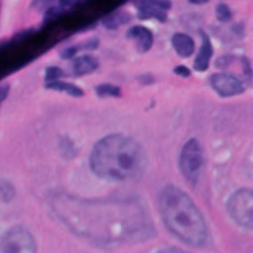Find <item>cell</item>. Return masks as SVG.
I'll return each instance as SVG.
<instances>
[{
    "label": "cell",
    "instance_id": "obj_13",
    "mask_svg": "<svg viewBox=\"0 0 253 253\" xmlns=\"http://www.w3.org/2000/svg\"><path fill=\"white\" fill-rule=\"evenodd\" d=\"M44 88L52 89V90H57V91H64V93L69 94V95L72 96H76V98L83 96L84 94V91L82 90L79 86L74 85V84L66 83V82H59V81L48 82V83L44 84Z\"/></svg>",
    "mask_w": 253,
    "mask_h": 253
},
{
    "label": "cell",
    "instance_id": "obj_6",
    "mask_svg": "<svg viewBox=\"0 0 253 253\" xmlns=\"http://www.w3.org/2000/svg\"><path fill=\"white\" fill-rule=\"evenodd\" d=\"M0 253H36V242L27 229L12 226L0 235Z\"/></svg>",
    "mask_w": 253,
    "mask_h": 253
},
{
    "label": "cell",
    "instance_id": "obj_7",
    "mask_svg": "<svg viewBox=\"0 0 253 253\" xmlns=\"http://www.w3.org/2000/svg\"><path fill=\"white\" fill-rule=\"evenodd\" d=\"M210 84L214 88V90L224 98L239 95L246 90L245 84L239 78L229 73L212 74L211 78H210Z\"/></svg>",
    "mask_w": 253,
    "mask_h": 253
},
{
    "label": "cell",
    "instance_id": "obj_5",
    "mask_svg": "<svg viewBox=\"0 0 253 253\" xmlns=\"http://www.w3.org/2000/svg\"><path fill=\"white\" fill-rule=\"evenodd\" d=\"M227 211L239 226L251 230L253 226V194L251 189H239L227 200Z\"/></svg>",
    "mask_w": 253,
    "mask_h": 253
},
{
    "label": "cell",
    "instance_id": "obj_12",
    "mask_svg": "<svg viewBox=\"0 0 253 253\" xmlns=\"http://www.w3.org/2000/svg\"><path fill=\"white\" fill-rule=\"evenodd\" d=\"M98 68V61L91 56H81L73 61L71 66V72L73 76L81 77L91 73Z\"/></svg>",
    "mask_w": 253,
    "mask_h": 253
},
{
    "label": "cell",
    "instance_id": "obj_14",
    "mask_svg": "<svg viewBox=\"0 0 253 253\" xmlns=\"http://www.w3.org/2000/svg\"><path fill=\"white\" fill-rule=\"evenodd\" d=\"M98 46H99V40L98 39H90V40H88V41L83 42V43L74 44V46L64 48L63 51L61 52V57L63 59L74 58V56H76L78 52L84 51V49H95Z\"/></svg>",
    "mask_w": 253,
    "mask_h": 253
},
{
    "label": "cell",
    "instance_id": "obj_25",
    "mask_svg": "<svg viewBox=\"0 0 253 253\" xmlns=\"http://www.w3.org/2000/svg\"><path fill=\"white\" fill-rule=\"evenodd\" d=\"M157 253H188V252L183 251V250L180 249H175V247H168V249L161 250V251Z\"/></svg>",
    "mask_w": 253,
    "mask_h": 253
},
{
    "label": "cell",
    "instance_id": "obj_2",
    "mask_svg": "<svg viewBox=\"0 0 253 253\" xmlns=\"http://www.w3.org/2000/svg\"><path fill=\"white\" fill-rule=\"evenodd\" d=\"M91 172L108 182L140 179L147 166L142 147L137 141L121 133L99 140L89 158Z\"/></svg>",
    "mask_w": 253,
    "mask_h": 253
},
{
    "label": "cell",
    "instance_id": "obj_9",
    "mask_svg": "<svg viewBox=\"0 0 253 253\" xmlns=\"http://www.w3.org/2000/svg\"><path fill=\"white\" fill-rule=\"evenodd\" d=\"M127 39L132 40L136 43V48L145 53L152 48L153 35L148 29L143 26H133L127 31Z\"/></svg>",
    "mask_w": 253,
    "mask_h": 253
},
{
    "label": "cell",
    "instance_id": "obj_16",
    "mask_svg": "<svg viewBox=\"0 0 253 253\" xmlns=\"http://www.w3.org/2000/svg\"><path fill=\"white\" fill-rule=\"evenodd\" d=\"M99 96H120V88L113 84H100L95 88Z\"/></svg>",
    "mask_w": 253,
    "mask_h": 253
},
{
    "label": "cell",
    "instance_id": "obj_4",
    "mask_svg": "<svg viewBox=\"0 0 253 253\" xmlns=\"http://www.w3.org/2000/svg\"><path fill=\"white\" fill-rule=\"evenodd\" d=\"M204 166V152L197 138L188 141L182 148L179 156V169L183 177L190 185H195L202 174Z\"/></svg>",
    "mask_w": 253,
    "mask_h": 253
},
{
    "label": "cell",
    "instance_id": "obj_20",
    "mask_svg": "<svg viewBox=\"0 0 253 253\" xmlns=\"http://www.w3.org/2000/svg\"><path fill=\"white\" fill-rule=\"evenodd\" d=\"M234 56H222L216 61V66L219 67V68H227V67H230L234 63Z\"/></svg>",
    "mask_w": 253,
    "mask_h": 253
},
{
    "label": "cell",
    "instance_id": "obj_8",
    "mask_svg": "<svg viewBox=\"0 0 253 253\" xmlns=\"http://www.w3.org/2000/svg\"><path fill=\"white\" fill-rule=\"evenodd\" d=\"M136 7L140 19H156L165 22L168 10L172 7V2L169 0H140L136 2Z\"/></svg>",
    "mask_w": 253,
    "mask_h": 253
},
{
    "label": "cell",
    "instance_id": "obj_21",
    "mask_svg": "<svg viewBox=\"0 0 253 253\" xmlns=\"http://www.w3.org/2000/svg\"><path fill=\"white\" fill-rule=\"evenodd\" d=\"M53 1L54 0H34V1H32V7H36V9L39 10L48 9Z\"/></svg>",
    "mask_w": 253,
    "mask_h": 253
},
{
    "label": "cell",
    "instance_id": "obj_1",
    "mask_svg": "<svg viewBox=\"0 0 253 253\" xmlns=\"http://www.w3.org/2000/svg\"><path fill=\"white\" fill-rule=\"evenodd\" d=\"M49 205L74 235L99 246L137 244L155 235L147 208L135 197L81 199L56 193Z\"/></svg>",
    "mask_w": 253,
    "mask_h": 253
},
{
    "label": "cell",
    "instance_id": "obj_24",
    "mask_svg": "<svg viewBox=\"0 0 253 253\" xmlns=\"http://www.w3.org/2000/svg\"><path fill=\"white\" fill-rule=\"evenodd\" d=\"M79 0H59V6L62 9H67V7H71L73 5H76Z\"/></svg>",
    "mask_w": 253,
    "mask_h": 253
},
{
    "label": "cell",
    "instance_id": "obj_26",
    "mask_svg": "<svg viewBox=\"0 0 253 253\" xmlns=\"http://www.w3.org/2000/svg\"><path fill=\"white\" fill-rule=\"evenodd\" d=\"M189 2H192V4H195V5H203L205 4V2H208L209 0H188Z\"/></svg>",
    "mask_w": 253,
    "mask_h": 253
},
{
    "label": "cell",
    "instance_id": "obj_11",
    "mask_svg": "<svg viewBox=\"0 0 253 253\" xmlns=\"http://www.w3.org/2000/svg\"><path fill=\"white\" fill-rule=\"evenodd\" d=\"M172 44L175 52L184 58H188L194 53L195 43L189 35L180 34V32L174 34L172 37Z\"/></svg>",
    "mask_w": 253,
    "mask_h": 253
},
{
    "label": "cell",
    "instance_id": "obj_18",
    "mask_svg": "<svg viewBox=\"0 0 253 253\" xmlns=\"http://www.w3.org/2000/svg\"><path fill=\"white\" fill-rule=\"evenodd\" d=\"M216 17L219 21L221 22H227L231 20L232 17V11L226 4H219L216 6Z\"/></svg>",
    "mask_w": 253,
    "mask_h": 253
},
{
    "label": "cell",
    "instance_id": "obj_19",
    "mask_svg": "<svg viewBox=\"0 0 253 253\" xmlns=\"http://www.w3.org/2000/svg\"><path fill=\"white\" fill-rule=\"evenodd\" d=\"M63 74V71L61 68H58V67H49V68H47L46 76L44 77H46V81L48 83V82L58 81V78H61Z\"/></svg>",
    "mask_w": 253,
    "mask_h": 253
},
{
    "label": "cell",
    "instance_id": "obj_17",
    "mask_svg": "<svg viewBox=\"0 0 253 253\" xmlns=\"http://www.w3.org/2000/svg\"><path fill=\"white\" fill-rule=\"evenodd\" d=\"M14 195V187L7 180H0V202H10Z\"/></svg>",
    "mask_w": 253,
    "mask_h": 253
},
{
    "label": "cell",
    "instance_id": "obj_15",
    "mask_svg": "<svg viewBox=\"0 0 253 253\" xmlns=\"http://www.w3.org/2000/svg\"><path fill=\"white\" fill-rule=\"evenodd\" d=\"M131 20V16L125 11H118L109 15L103 20V25L108 30H115L118 27L123 26L124 24H127Z\"/></svg>",
    "mask_w": 253,
    "mask_h": 253
},
{
    "label": "cell",
    "instance_id": "obj_10",
    "mask_svg": "<svg viewBox=\"0 0 253 253\" xmlns=\"http://www.w3.org/2000/svg\"><path fill=\"white\" fill-rule=\"evenodd\" d=\"M212 57V46L207 34L202 32V46L194 62V69L198 72H205L209 68Z\"/></svg>",
    "mask_w": 253,
    "mask_h": 253
},
{
    "label": "cell",
    "instance_id": "obj_3",
    "mask_svg": "<svg viewBox=\"0 0 253 253\" xmlns=\"http://www.w3.org/2000/svg\"><path fill=\"white\" fill-rule=\"evenodd\" d=\"M158 209L166 227L180 241L194 247L210 244V231L204 215L180 188L166 185L158 197Z\"/></svg>",
    "mask_w": 253,
    "mask_h": 253
},
{
    "label": "cell",
    "instance_id": "obj_23",
    "mask_svg": "<svg viewBox=\"0 0 253 253\" xmlns=\"http://www.w3.org/2000/svg\"><path fill=\"white\" fill-rule=\"evenodd\" d=\"M174 73L180 77H185V78L190 76V71L185 66H178L177 68H174Z\"/></svg>",
    "mask_w": 253,
    "mask_h": 253
},
{
    "label": "cell",
    "instance_id": "obj_22",
    "mask_svg": "<svg viewBox=\"0 0 253 253\" xmlns=\"http://www.w3.org/2000/svg\"><path fill=\"white\" fill-rule=\"evenodd\" d=\"M9 90H10L9 84H2V85H0V105H1L2 101L6 99L7 94H9Z\"/></svg>",
    "mask_w": 253,
    "mask_h": 253
}]
</instances>
